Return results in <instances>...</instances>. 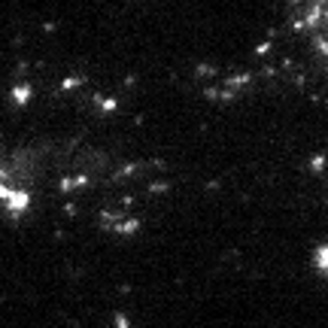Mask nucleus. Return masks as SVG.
I'll return each instance as SVG.
<instances>
[{"label":"nucleus","mask_w":328,"mask_h":328,"mask_svg":"<svg viewBox=\"0 0 328 328\" xmlns=\"http://www.w3.org/2000/svg\"><path fill=\"white\" fill-rule=\"evenodd\" d=\"M28 98H31V88H15V100L18 103H25Z\"/></svg>","instance_id":"nucleus-1"}]
</instances>
